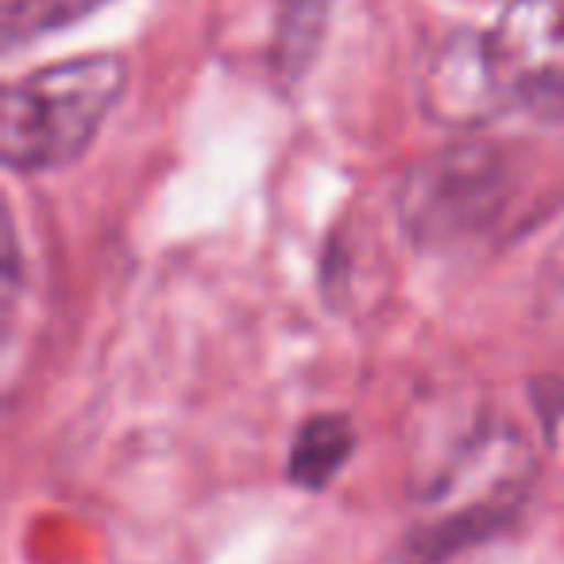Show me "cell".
<instances>
[{"label":"cell","mask_w":564,"mask_h":564,"mask_svg":"<svg viewBox=\"0 0 564 564\" xmlns=\"http://www.w3.org/2000/svg\"><path fill=\"white\" fill-rule=\"evenodd\" d=\"M538 317L549 340L564 352V236L549 248L538 274Z\"/></svg>","instance_id":"cell-7"},{"label":"cell","mask_w":564,"mask_h":564,"mask_svg":"<svg viewBox=\"0 0 564 564\" xmlns=\"http://www.w3.org/2000/svg\"><path fill=\"white\" fill-rule=\"evenodd\" d=\"M352 448H356V433L345 414H317L294 437L286 471L306 491H322L325 484L337 479V471L348 464Z\"/></svg>","instance_id":"cell-4"},{"label":"cell","mask_w":564,"mask_h":564,"mask_svg":"<svg viewBox=\"0 0 564 564\" xmlns=\"http://www.w3.org/2000/svg\"><path fill=\"white\" fill-rule=\"evenodd\" d=\"M128 66L86 55L12 82L0 109V155L17 174H47L86 155L120 105Z\"/></svg>","instance_id":"cell-1"},{"label":"cell","mask_w":564,"mask_h":564,"mask_svg":"<svg viewBox=\"0 0 564 564\" xmlns=\"http://www.w3.org/2000/svg\"><path fill=\"white\" fill-rule=\"evenodd\" d=\"M507 163L491 148H453L425 159L402 186V220L430 248L464 243L502 213Z\"/></svg>","instance_id":"cell-3"},{"label":"cell","mask_w":564,"mask_h":564,"mask_svg":"<svg viewBox=\"0 0 564 564\" xmlns=\"http://www.w3.org/2000/svg\"><path fill=\"white\" fill-rule=\"evenodd\" d=\"M329 0H286L282 4V66H302L314 51V35L322 32V20Z\"/></svg>","instance_id":"cell-6"},{"label":"cell","mask_w":564,"mask_h":564,"mask_svg":"<svg viewBox=\"0 0 564 564\" xmlns=\"http://www.w3.org/2000/svg\"><path fill=\"white\" fill-rule=\"evenodd\" d=\"M487 124L507 117L564 120V0H507L471 32Z\"/></svg>","instance_id":"cell-2"},{"label":"cell","mask_w":564,"mask_h":564,"mask_svg":"<svg viewBox=\"0 0 564 564\" xmlns=\"http://www.w3.org/2000/svg\"><path fill=\"white\" fill-rule=\"evenodd\" d=\"M109 0H0V35L4 47H20L58 28H70L74 20L89 17Z\"/></svg>","instance_id":"cell-5"},{"label":"cell","mask_w":564,"mask_h":564,"mask_svg":"<svg viewBox=\"0 0 564 564\" xmlns=\"http://www.w3.org/2000/svg\"><path fill=\"white\" fill-rule=\"evenodd\" d=\"M379 564H430V561H425L422 553H414V549H410V545H402L399 553H391V556H387V561H379Z\"/></svg>","instance_id":"cell-8"}]
</instances>
